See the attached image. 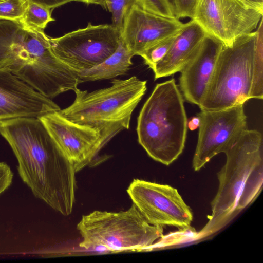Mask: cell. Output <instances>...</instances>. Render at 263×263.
Segmentation results:
<instances>
[{
	"label": "cell",
	"instance_id": "6da1fadb",
	"mask_svg": "<svg viewBox=\"0 0 263 263\" xmlns=\"http://www.w3.org/2000/svg\"><path fill=\"white\" fill-rule=\"evenodd\" d=\"M0 134L11 146L23 181L37 198L64 216L75 202L76 171L42 122L21 117L0 122Z\"/></svg>",
	"mask_w": 263,
	"mask_h": 263
},
{
	"label": "cell",
	"instance_id": "7a4b0ae2",
	"mask_svg": "<svg viewBox=\"0 0 263 263\" xmlns=\"http://www.w3.org/2000/svg\"><path fill=\"white\" fill-rule=\"evenodd\" d=\"M49 38L44 31L27 28L17 20L0 19V68L51 99L74 90L79 79L54 54Z\"/></svg>",
	"mask_w": 263,
	"mask_h": 263
},
{
	"label": "cell",
	"instance_id": "3957f363",
	"mask_svg": "<svg viewBox=\"0 0 263 263\" xmlns=\"http://www.w3.org/2000/svg\"><path fill=\"white\" fill-rule=\"evenodd\" d=\"M224 165L218 173V191L211 203L212 213L200 232L211 235L249 205L263 184V141L260 132L247 129L224 153Z\"/></svg>",
	"mask_w": 263,
	"mask_h": 263
},
{
	"label": "cell",
	"instance_id": "277c9868",
	"mask_svg": "<svg viewBox=\"0 0 263 263\" xmlns=\"http://www.w3.org/2000/svg\"><path fill=\"white\" fill-rule=\"evenodd\" d=\"M183 95L174 78L157 84L137 119L139 144L154 160L169 165L182 154L187 118Z\"/></svg>",
	"mask_w": 263,
	"mask_h": 263
},
{
	"label": "cell",
	"instance_id": "5b68a950",
	"mask_svg": "<svg viewBox=\"0 0 263 263\" xmlns=\"http://www.w3.org/2000/svg\"><path fill=\"white\" fill-rule=\"evenodd\" d=\"M111 83L109 87L91 92L77 88L73 103L59 110L67 119L98 130L103 147L129 128L132 113L147 89V81L136 76Z\"/></svg>",
	"mask_w": 263,
	"mask_h": 263
},
{
	"label": "cell",
	"instance_id": "8992f818",
	"mask_svg": "<svg viewBox=\"0 0 263 263\" xmlns=\"http://www.w3.org/2000/svg\"><path fill=\"white\" fill-rule=\"evenodd\" d=\"M85 249L103 248L110 251H141L163 236L162 226L149 223L133 203L126 211H95L77 224Z\"/></svg>",
	"mask_w": 263,
	"mask_h": 263
},
{
	"label": "cell",
	"instance_id": "52a82bcc",
	"mask_svg": "<svg viewBox=\"0 0 263 263\" xmlns=\"http://www.w3.org/2000/svg\"><path fill=\"white\" fill-rule=\"evenodd\" d=\"M258 28L223 46L201 110H219L244 105L251 99L253 66Z\"/></svg>",
	"mask_w": 263,
	"mask_h": 263
},
{
	"label": "cell",
	"instance_id": "ba28073f",
	"mask_svg": "<svg viewBox=\"0 0 263 263\" xmlns=\"http://www.w3.org/2000/svg\"><path fill=\"white\" fill-rule=\"evenodd\" d=\"M121 34L112 24L87 26L57 38H49L52 51L78 73L105 61L117 50Z\"/></svg>",
	"mask_w": 263,
	"mask_h": 263
},
{
	"label": "cell",
	"instance_id": "9c48e42d",
	"mask_svg": "<svg viewBox=\"0 0 263 263\" xmlns=\"http://www.w3.org/2000/svg\"><path fill=\"white\" fill-rule=\"evenodd\" d=\"M263 9L243 0H198L192 19L207 35L230 46L255 31L262 20Z\"/></svg>",
	"mask_w": 263,
	"mask_h": 263
},
{
	"label": "cell",
	"instance_id": "30bf717a",
	"mask_svg": "<svg viewBox=\"0 0 263 263\" xmlns=\"http://www.w3.org/2000/svg\"><path fill=\"white\" fill-rule=\"evenodd\" d=\"M127 192L149 223L173 226L181 230L190 228L192 212L176 189L135 179Z\"/></svg>",
	"mask_w": 263,
	"mask_h": 263
},
{
	"label": "cell",
	"instance_id": "8fae6325",
	"mask_svg": "<svg viewBox=\"0 0 263 263\" xmlns=\"http://www.w3.org/2000/svg\"><path fill=\"white\" fill-rule=\"evenodd\" d=\"M197 116L200 125L192 162L195 171L200 170L216 155L224 153L248 129L243 105L219 110H201Z\"/></svg>",
	"mask_w": 263,
	"mask_h": 263
},
{
	"label": "cell",
	"instance_id": "7c38bea8",
	"mask_svg": "<svg viewBox=\"0 0 263 263\" xmlns=\"http://www.w3.org/2000/svg\"><path fill=\"white\" fill-rule=\"evenodd\" d=\"M78 172L88 166L103 147L100 132L73 122L59 111L37 118Z\"/></svg>",
	"mask_w": 263,
	"mask_h": 263
},
{
	"label": "cell",
	"instance_id": "4fadbf2b",
	"mask_svg": "<svg viewBox=\"0 0 263 263\" xmlns=\"http://www.w3.org/2000/svg\"><path fill=\"white\" fill-rule=\"evenodd\" d=\"M60 110L51 99L0 68V122L21 117L39 118Z\"/></svg>",
	"mask_w": 263,
	"mask_h": 263
},
{
	"label": "cell",
	"instance_id": "5bb4252c",
	"mask_svg": "<svg viewBox=\"0 0 263 263\" xmlns=\"http://www.w3.org/2000/svg\"><path fill=\"white\" fill-rule=\"evenodd\" d=\"M184 25L175 17L159 16L135 5L126 16L121 39L133 56L139 55L153 44L177 33Z\"/></svg>",
	"mask_w": 263,
	"mask_h": 263
},
{
	"label": "cell",
	"instance_id": "9a60e30c",
	"mask_svg": "<svg viewBox=\"0 0 263 263\" xmlns=\"http://www.w3.org/2000/svg\"><path fill=\"white\" fill-rule=\"evenodd\" d=\"M223 46L206 35L198 51L180 71L179 86L187 102L198 106L201 104Z\"/></svg>",
	"mask_w": 263,
	"mask_h": 263
},
{
	"label": "cell",
	"instance_id": "2e32d148",
	"mask_svg": "<svg viewBox=\"0 0 263 263\" xmlns=\"http://www.w3.org/2000/svg\"><path fill=\"white\" fill-rule=\"evenodd\" d=\"M206 36L194 20L184 23L166 55L152 69L155 79L180 72L198 51Z\"/></svg>",
	"mask_w": 263,
	"mask_h": 263
},
{
	"label": "cell",
	"instance_id": "e0dca14e",
	"mask_svg": "<svg viewBox=\"0 0 263 263\" xmlns=\"http://www.w3.org/2000/svg\"><path fill=\"white\" fill-rule=\"evenodd\" d=\"M133 57L121 39L117 50L105 61L77 73L80 82L109 79L125 74L133 65Z\"/></svg>",
	"mask_w": 263,
	"mask_h": 263
},
{
	"label": "cell",
	"instance_id": "ac0fdd59",
	"mask_svg": "<svg viewBox=\"0 0 263 263\" xmlns=\"http://www.w3.org/2000/svg\"><path fill=\"white\" fill-rule=\"evenodd\" d=\"M51 11L52 9L28 2L22 17L17 21L27 28L44 31L49 22L55 21Z\"/></svg>",
	"mask_w": 263,
	"mask_h": 263
},
{
	"label": "cell",
	"instance_id": "d6986e66",
	"mask_svg": "<svg viewBox=\"0 0 263 263\" xmlns=\"http://www.w3.org/2000/svg\"><path fill=\"white\" fill-rule=\"evenodd\" d=\"M258 35L255 49L251 99H262L263 97V51L262 20L258 26Z\"/></svg>",
	"mask_w": 263,
	"mask_h": 263
},
{
	"label": "cell",
	"instance_id": "ffe728a7",
	"mask_svg": "<svg viewBox=\"0 0 263 263\" xmlns=\"http://www.w3.org/2000/svg\"><path fill=\"white\" fill-rule=\"evenodd\" d=\"M135 5L139 6V0H104V8L111 13V24L120 34L126 16Z\"/></svg>",
	"mask_w": 263,
	"mask_h": 263
},
{
	"label": "cell",
	"instance_id": "44dd1931",
	"mask_svg": "<svg viewBox=\"0 0 263 263\" xmlns=\"http://www.w3.org/2000/svg\"><path fill=\"white\" fill-rule=\"evenodd\" d=\"M177 33L153 44L139 55L149 68L152 69L166 55Z\"/></svg>",
	"mask_w": 263,
	"mask_h": 263
},
{
	"label": "cell",
	"instance_id": "7402d4cb",
	"mask_svg": "<svg viewBox=\"0 0 263 263\" xmlns=\"http://www.w3.org/2000/svg\"><path fill=\"white\" fill-rule=\"evenodd\" d=\"M27 0H6L0 2V19L18 20L27 5Z\"/></svg>",
	"mask_w": 263,
	"mask_h": 263
},
{
	"label": "cell",
	"instance_id": "603a6c76",
	"mask_svg": "<svg viewBox=\"0 0 263 263\" xmlns=\"http://www.w3.org/2000/svg\"><path fill=\"white\" fill-rule=\"evenodd\" d=\"M139 4L141 8L149 12L166 17H175L169 0H139Z\"/></svg>",
	"mask_w": 263,
	"mask_h": 263
},
{
	"label": "cell",
	"instance_id": "cb8c5ba5",
	"mask_svg": "<svg viewBox=\"0 0 263 263\" xmlns=\"http://www.w3.org/2000/svg\"><path fill=\"white\" fill-rule=\"evenodd\" d=\"M198 0H172V6L175 17L192 19Z\"/></svg>",
	"mask_w": 263,
	"mask_h": 263
},
{
	"label": "cell",
	"instance_id": "d4e9b609",
	"mask_svg": "<svg viewBox=\"0 0 263 263\" xmlns=\"http://www.w3.org/2000/svg\"><path fill=\"white\" fill-rule=\"evenodd\" d=\"M13 174L9 166L0 162V195L11 184Z\"/></svg>",
	"mask_w": 263,
	"mask_h": 263
},
{
	"label": "cell",
	"instance_id": "484cf974",
	"mask_svg": "<svg viewBox=\"0 0 263 263\" xmlns=\"http://www.w3.org/2000/svg\"><path fill=\"white\" fill-rule=\"evenodd\" d=\"M28 2H32L41 5L43 7L53 9L59 6L63 5L67 3L75 0H27Z\"/></svg>",
	"mask_w": 263,
	"mask_h": 263
},
{
	"label": "cell",
	"instance_id": "4316f807",
	"mask_svg": "<svg viewBox=\"0 0 263 263\" xmlns=\"http://www.w3.org/2000/svg\"><path fill=\"white\" fill-rule=\"evenodd\" d=\"M200 125V119L196 116L191 117L187 120V126L189 129L193 131L199 128Z\"/></svg>",
	"mask_w": 263,
	"mask_h": 263
},
{
	"label": "cell",
	"instance_id": "83f0119b",
	"mask_svg": "<svg viewBox=\"0 0 263 263\" xmlns=\"http://www.w3.org/2000/svg\"><path fill=\"white\" fill-rule=\"evenodd\" d=\"M75 1L83 2L87 4L99 5L104 8V0H75Z\"/></svg>",
	"mask_w": 263,
	"mask_h": 263
},
{
	"label": "cell",
	"instance_id": "f1b7e54d",
	"mask_svg": "<svg viewBox=\"0 0 263 263\" xmlns=\"http://www.w3.org/2000/svg\"><path fill=\"white\" fill-rule=\"evenodd\" d=\"M245 2L251 4L260 9H263V0H243Z\"/></svg>",
	"mask_w": 263,
	"mask_h": 263
},
{
	"label": "cell",
	"instance_id": "f546056e",
	"mask_svg": "<svg viewBox=\"0 0 263 263\" xmlns=\"http://www.w3.org/2000/svg\"><path fill=\"white\" fill-rule=\"evenodd\" d=\"M6 0H0V2H4V1H5Z\"/></svg>",
	"mask_w": 263,
	"mask_h": 263
},
{
	"label": "cell",
	"instance_id": "4dcf8cb0",
	"mask_svg": "<svg viewBox=\"0 0 263 263\" xmlns=\"http://www.w3.org/2000/svg\"><path fill=\"white\" fill-rule=\"evenodd\" d=\"M169 1H171L172 0H169Z\"/></svg>",
	"mask_w": 263,
	"mask_h": 263
}]
</instances>
